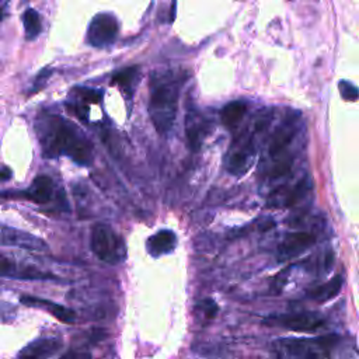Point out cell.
<instances>
[{
  "label": "cell",
  "mask_w": 359,
  "mask_h": 359,
  "mask_svg": "<svg viewBox=\"0 0 359 359\" xmlns=\"http://www.w3.org/2000/svg\"><path fill=\"white\" fill-rule=\"evenodd\" d=\"M37 134L44 156L66 155L79 166H90L93 162V145L76 125L59 115L38 116Z\"/></svg>",
  "instance_id": "1"
},
{
  "label": "cell",
  "mask_w": 359,
  "mask_h": 359,
  "mask_svg": "<svg viewBox=\"0 0 359 359\" xmlns=\"http://www.w3.org/2000/svg\"><path fill=\"white\" fill-rule=\"evenodd\" d=\"M188 73L183 70H159L150 76L149 115L159 134L166 135L173 129L178 111V100Z\"/></svg>",
  "instance_id": "2"
},
{
  "label": "cell",
  "mask_w": 359,
  "mask_h": 359,
  "mask_svg": "<svg viewBox=\"0 0 359 359\" xmlns=\"http://www.w3.org/2000/svg\"><path fill=\"white\" fill-rule=\"evenodd\" d=\"M272 115V109L260 111L251 121L250 127L234 138L226 156V170L230 174L242 177L251 169L257 157V138L268 128Z\"/></svg>",
  "instance_id": "3"
},
{
  "label": "cell",
  "mask_w": 359,
  "mask_h": 359,
  "mask_svg": "<svg viewBox=\"0 0 359 359\" xmlns=\"http://www.w3.org/2000/svg\"><path fill=\"white\" fill-rule=\"evenodd\" d=\"M338 335H324L317 338L277 339L272 348L278 359H331Z\"/></svg>",
  "instance_id": "4"
},
{
  "label": "cell",
  "mask_w": 359,
  "mask_h": 359,
  "mask_svg": "<svg viewBox=\"0 0 359 359\" xmlns=\"http://www.w3.org/2000/svg\"><path fill=\"white\" fill-rule=\"evenodd\" d=\"M90 247L95 257L109 265L121 264L127 258L124 238L108 224L97 223L93 226Z\"/></svg>",
  "instance_id": "5"
},
{
  "label": "cell",
  "mask_w": 359,
  "mask_h": 359,
  "mask_svg": "<svg viewBox=\"0 0 359 359\" xmlns=\"http://www.w3.org/2000/svg\"><path fill=\"white\" fill-rule=\"evenodd\" d=\"M296 121H298L296 116H286L284 122L272 132V135L270 136L268 148L265 152V159L263 160V170L270 166H274L277 163L293 160V157L286 155V152L298 134Z\"/></svg>",
  "instance_id": "6"
},
{
  "label": "cell",
  "mask_w": 359,
  "mask_h": 359,
  "mask_svg": "<svg viewBox=\"0 0 359 359\" xmlns=\"http://www.w3.org/2000/svg\"><path fill=\"white\" fill-rule=\"evenodd\" d=\"M119 24L114 14L100 13L93 17L87 28L88 45L94 48H108L115 42Z\"/></svg>",
  "instance_id": "7"
},
{
  "label": "cell",
  "mask_w": 359,
  "mask_h": 359,
  "mask_svg": "<svg viewBox=\"0 0 359 359\" xmlns=\"http://www.w3.org/2000/svg\"><path fill=\"white\" fill-rule=\"evenodd\" d=\"M264 324L272 327H282L286 330L299 332H312L324 327L325 320L317 313H292L270 316L264 320Z\"/></svg>",
  "instance_id": "8"
},
{
  "label": "cell",
  "mask_w": 359,
  "mask_h": 359,
  "mask_svg": "<svg viewBox=\"0 0 359 359\" xmlns=\"http://www.w3.org/2000/svg\"><path fill=\"white\" fill-rule=\"evenodd\" d=\"M313 183L310 180V177H305L302 178L299 183H296L292 188L288 187H279L272 192L268 199V205L270 206H284V208H292L296 203H299L303 198L307 195V192L312 190Z\"/></svg>",
  "instance_id": "9"
},
{
  "label": "cell",
  "mask_w": 359,
  "mask_h": 359,
  "mask_svg": "<svg viewBox=\"0 0 359 359\" xmlns=\"http://www.w3.org/2000/svg\"><path fill=\"white\" fill-rule=\"evenodd\" d=\"M2 246H12V247H19V249L30 251L48 250V244L42 238L37 237L28 231L9 227L6 224L2 226Z\"/></svg>",
  "instance_id": "10"
},
{
  "label": "cell",
  "mask_w": 359,
  "mask_h": 359,
  "mask_svg": "<svg viewBox=\"0 0 359 359\" xmlns=\"http://www.w3.org/2000/svg\"><path fill=\"white\" fill-rule=\"evenodd\" d=\"M316 243V236L310 231H295L286 234L278 247L279 260H291L300 256Z\"/></svg>",
  "instance_id": "11"
},
{
  "label": "cell",
  "mask_w": 359,
  "mask_h": 359,
  "mask_svg": "<svg viewBox=\"0 0 359 359\" xmlns=\"http://www.w3.org/2000/svg\"><path fill=\"white\" fill-rule=\"evenodd\" d=\"M62 341L55 337H41L23 348L17 359H49L59 351Z\"/></svg>",
  "instance_id": "12"
},
{
  "label": "cell",
  "mask_w": 359,
  "mask_h": 359,
  "mask_svg": "<svg viewBox=\"0 0 359 359\" xmlns=\"http://www.w3.org/2000/svg\"><path fill=\"white\" fill-rule=\"evenodd\" d=\"M20 302L23 303V305L30 306V307H37V309L47 310L49 314L54 316L55 319L59 320V321H62V323H65V324H72V323H75L76 313L73 312L72 309L65 307V306L59 305V303H54V302L47 300V299L28 296V295L21 296Z\"/></svg>",
  "instance_id": "13"
},
{
  "label": "cell",
  "mask_w": 359,
  "mask_h": 359,
  "mask_svg": "<svg viewBox=\"0 0 359 359\" xmlns=\"http://www.w3.org/2000/svg\"><path fill=\"white\" fill-rule=\"evenodd\" d=\"M2 275L14 279H23V281H37V279H55L56 277L52 274L40 271L38 268L31 267V265H17L13 261L7 260L6 257H2V264H0Z\"/></svg>",
  "instance_id": "14"
},
{
  "label": "cell",
  "mask_w": 359,
  "mask_h": 359,
  "mask_svg": "<svg viewBox=\"0 0 359 359\" xmlns=\"http://www.w3.org/2000/svg\"><path fill=\"white\" fill-rule=\"evenodd\" d=\"M185 132L190 146L194 150H198L201 148L202 139L209 132V122L206 121L203 115L199 112L190 109L187 114V121H185Z\"/></svg>",
  "instance_id": "15"
},
{
  "label": "cell",
  "mask_w": 359,
  "mask_h": 359,
  "mask_svg": "<svg viewBox=\"0 0 359 359\" xmlns=\"http://www.w3.org/2000/svg\"><path fill=\"white\" fill-rule=\"evenodd\" d=\"M177 247V236L174 231L163 229L159 230L155 234H152L146 240V250L152 257L159 258L166 254H170L176 250Z\"/></svg>",
  "instance_id": "16"
},
{
  "label": "cell",
  "mask_w": 359,
  "mask_h": 359,
  "mask_svg": "<svg viewBox=\"0 0 359 359\" xmlns=\"http://www.w3.org/2000/svg\"><path fill=\"white\" fill-rule=\"evenodd\" d=\"M21 197L40 205L51 202L54 198V181L48 176H38L27 191L21 192Z\"/></svg>",
  "instance_id": "17"
},
{
  "label": "cell",
  "mask_w": 359,
  "mask_h": 359,
  "mask_svg": "<svg viewBox=\"0 0 359 359\" xmlns=\"http://www.w3.org/2000/svg\"><path fill=\"white\" fill-rule=\"evenodd\" d=\"M342 285H344V278L341 275H337L331 281L310 289V291L307 292V296L312 300H314V302L324 303V302H328V300H331V299H334L338 295Z\"/></svg>",
  "instance_id": "18"
},
{
  "label": "cell",
  "mask_w": 359,
  "mask_h": 359,
  "mask_svg": "<svg viewBox=\"0 0 359 359\" xmlns=\"http://www.w3.org/2000/svg\"><path fill=\"white\" fill-rule=\"evenodd\" d=\"M247 112V102L237 100L226 104L220 111V119L226 128L234 129L237 128L238 124L242 122L243 116Z\"/></svg>",
  "instance_id": "19"
},
{
  "label": "cell",
  "mask_w": 359,
  "mask_h": 359,
  "mask_svg": "<svg viewBox=\"0 0 359 359\" xmlns=\"http://www.w3.org/2000/svg\"><path fill=\"white\" fill-rule=\"evenodd\" d=\"M23 24L27 41L35 40L42 33V21L38 12H35L34 9H27L23 14Z\"/></svg>",
  "instance_id": "20"
},
{
  "label": "cell",
  "mask_w": 359,
  "mask_h": 359,
  "mask_svg": "<svg viewBox=\"0 0 359 359\" xmlns=\"http://www.w3.org/2000/svg\"><path fill=\"white\" fill-rule=\"evenodd\" d=\"M138 76H139V68H138V66H131V68L122 69L121 72H118V73L114 76L112 84L119 86L124 93L132 94V93H134V84L136 83Z\"/></svg>",
  "instance_id": "21"
},
{
  "label": "cell",
  "mask_w": 359,
  "mask_h": 359,
  "mask_svg": "<svg viewBox=\"0 0 359 359\" xmlns=\"http://www.w3.org/2000/svg\"><path fill=\"white\" fill-rule=\"evenodd\" d=\"M197 309L199 310V313L202 314V317L208 320H212L216 317L217 312H219V307H217L216 302L212 300V299H203L198 303Z\"/></svg>",
  "instance_id": "22"
},
{
  "label": "cell",
  "mask_w": 359,
  "mask_h": 359,
  "mask_svg": "<svg viewBox=\"0 0 359 359\" xmlns=\"http://www.w3.org/2000/svg\"><path fill=\"white\" fill-rule=\"evenodd\" d=\"M341 97L346 101H356L359 100V88L353 86L352 83L346 80H341L338 84Z\"/></svg>",
  "instance_id": "23"
},
{
  "label": "cell",
  "mask_w": 359,
  "mask_h": 359,
  "mask_svg": "<svg viewBox=\"0 0 359 359\" xmlns=\"http://www.w3.org/2000/svg\"><path fill=\"white\" fill-rule=\"evenodd\" d=\"M59 359H95L91 353L83 352V351H69L62 355Z\"/></svg>",
  "instance_id": "24"
},
{
  "label": "cell",
  "mask_w": 359,
  "mask_h": 359,
  "mask_svg": "<svg viewBox=\"0 0 359 359\" xmlns=\"http://www.w3.org/2000/svg\"><path fill=\"white\" fill-rule=\"evenodd\" d=\"M49 76H51V70H49V69L42 70L40 75L37 76V79H35L34 88H33V90H34V91H38V90H40V88L42 87L45 83H47V79L49 77Z\"/></svg>",
  "instance_id": "25"
},
{
  "label": "cell",
  "mask_w": 359,
  "mask_h": 359,
  "mask_svg": "<svg viewBox=\"0 0 359 359\" xmlns=\"http://www.w3.org/2000/svg\"><path fill=\"white\" fill-rule=\"evenodd\" d=\"M10 174H12V173H10V170L7 169V167H3V174H2V180H3V181H6V180H9V178H10Z\"/></svg>",
  "instance_id": "26"
}]
</instances>
